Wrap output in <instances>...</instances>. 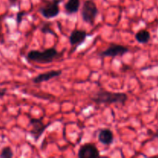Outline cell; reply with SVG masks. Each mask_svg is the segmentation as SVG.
I'll return each instance as SVG.
<instances>
[{
  "label": "cell",
  "instance_id": "4fadbf2b",
  "mask_svg": "<svg viewBox=\"0 0 158 158\" xmlns=\"http://www.w3.org/2000/svg\"><path fill=\"white\" fill-rule=\"evenodd\" d=\"M40 31L43 34H52V35H56V32L51 28V23L49 22H44L40 27Z\"/></svg>",
  "mask_w": 158,
  "mask_h": 158
},
{
  "label": "cell",
  "instance_id": "5bb4252c",
  "mask_svg": "<svg viewBox=\"0 0 158 158\" xmlns=\"http://www.w3.org/2000/svg\"><path fill=\"white\" fill-rule=\"evenodd\" d=\"M14 156L13 151L9 147H6L3 148L0 154V157L1 158H12Z\"/></svg>",
  "mask_w": 158,
  "mask_h": 158
},
{
  "label": "cell",
  "instance_id": "9c48e42d",
  "mask_svg": "<svg viewBox=\"0 0 158 158\" xmlns=\"http://www.w3.org/2000/svg\"><path fill=\"white\" fill-rule=\"evenodd\" d=\"M62 70L59 69V70H50L48 71L46 73H43L39 74L36 77L32 78V82L35 84H39V83H44V82H47L49 80H52L53 78H56L59 77L60 75H62Z\"/></svg>",
  "mask_w": 158,
  "mask_h": 158
},
{
  "label": "cell",
  "instance_id": "8992f818",
  "mask_svg": "<svg viewBox=\"0 0 158 158\" xmlns=\"http://www.w3.org/2000/svg\"><path fill=\"white\" fill-rule=\"evenodd\" d=\"M128 52H129V49L127 46L112 43L108 46L107 49L99 52L98 56L100 57H112L114 58L116 56H123Z\"/></svg>",
  "mask_w": 158,
  "mask_h": 158
},
{
  "label": "cell",
  "instance_id": "7c38bea8",
  "mask_svg": "<svg viewBox=\"0 0 158 158\" xmlns=\"http://www.w3.org/2000/svg\"><path fill=\"white\" fill-rule=\"evenodd\" d=\"M135 39L139 43L146 44L151 40V33L146 29H141L135 34Z\"/></svg>",
  "mask_w": 158,
  "mask_h": 158
},
{
  "label": "cell",
  "instance_id": "52a82bcc",
  "mask_svg": "<svg viewBox=\"0 0 158 158\" xmlns=\"http://www.w3.org/2000/svg\"><path fill=\"white\" fill-rule=\"evenodd\" d=\"M99 157H100V151L94 143H84L79 149V158H96Z\"/></svg>",
  "mask_w": 158,
  "mask_h": 158
},
{
  "label": "cell",
  "instance_id": "2e32d148",
  "mask_svg": "<svg viewBox=\"0 0 158 158\" xmlns=\"http://www.w3.org/2000/svg\"><path fill=\"white\" fill-rule=\"evenodd\" d=\"M0 43H4V38H3V35H2V24L1 18H0Z\"/></svg>",
  "mask_w": 158,
  "mask_h": 158
},
{
  "label": "cell",
  "instance_id": "9a60e30c",
  "mask_svg": "<svg viewBox=\"0 0 158 158\" xmlns=\"http://www.w3.org/2000/svg\"><path fill=\"white\" fill-rule=\"evenodd\" d=\"M26 14V12H24V11H20V12H19L18 13L16 14V23H17V25H18V26L22 23L23 16H24Z\"/></svg>",
  "mask_w": 158,
  "mask_h": 158
},
{
  "label": "cell",
  "instance_id": "277c9868",
  "mask_svg": "<svg viewBox=\"0 0 158 158\" xmlns=\"http://www.w3.org/2000/svg\"><path fill=\"white\" fill-rule=\"evenodd\" d=\"M61 2L62 0H52L46 2V3L42 5L39 8V12L45 19H50L55 18L60 12L59 4Z\"/></svg>",
  "mask_w": 158,
  "mask_h": 158
},
{
  "label": "cell",
  "instance_id": "7a4b0ae2",
  "mask_svg": "<svg viewBox=\"0 0 158 158\" xmlns=\"http://www.w3.org/2000/svg\"><path fill=\"white\" fill-rule=\"evenodd\" d=\"M63 55V52H60L56 50V48H49L43 51L32 49L27 53L26 60L28 61L41 64H49L55 60H60Z\"/></svg>",
  "mask_w": 158,
  "mask_h": 158
},
{
  "label": "cell",
  "instance_id": "30bf717a",
  "mask_svg": "<svg viewBox=\"0 0 158 158\" xmlns=\"http://www.w3.org/2000/svg\"><path fill=\"white\" fill-rule=\"evenodd\" d=\"M98 140L100 143L105 146H109L114 143V133L110 129H103L100 131L98 135Z\"/></svg>",
  "mask_w": 158,
  "mask_h": 158
},
{
  "label": "cell",
  "instance_id": "3957f363",
  "mask_svg": "<svg viewBox=\"0 0 158 158\" xmlns=\"http://www.w3.org/2000/svg\"><path fill=\"white\" fill-rule=\"evenodd\" d=\"M99 14L98 8L93 0H86L81 9V16L83 21L93 26Z\"/></svg>",
  "mask_w": 158,
  "mask_h": 158
},
{
  "label": "cell",
  "instance_id": "8fae6325",
  "mask_svg": "<svg viewBox=\"0 0 158 158\" xmlns=\"http://www.w3.org/2000/svg\"><path fill=\"white\" fill-rule=\"evenodd\" d=\"M80 0H68L65 4L64 9L66 14L70 15L78 12L80 9Z\"/></svg>",
  "mask_w": 158,
  "mask_h": 158
},
{
  "label": "cell",
  "instance_id": "ac0fdd59",
  "mask_svg": "<svg viewBox=\"0 0 158 158\" xmlns=\"http://www.w3.org/2000/svg\"><path fill=\"white\" fill-rule=\"evenodd\" d=\"M154 137H155V138L158 139V128L157 129V131H156L155 134H154Z\"/></svg>",
  "mask_w": 158,
  "mask_h": 158
},
{
  "label": "cell",
  "instance_id": "6da1fadb",
  "mask_svg": "<svg viewBox=\"0 0 158 158\" xmlns=\"http://www.w3.org/2000/svg\"><path fill=\"white\" fill-rule=\"evenodd\" d=\"M90 99L97 104L124 105L128 100V96L125 93L109 92L105 89H100L93 94Z\"/></svg>",
  "mask_w": 158,
  "mask_h": 158
},
{
  "label": "cell",
  "instance_id": "5b68a950",
  "mask_svg": "<svg viewBox=\"0 0 158 158\" xmlns=\"http://www.w3.org/2000/svg\"><path fill=\"white\" fill-rule=\"evenodd\" d=\"M51 124V123L45 124L43 121V118H31L29 120V125L32 127L29 131V134L33 138L34 141L37 142L41 137L46 128Z\"/></svg>",
  "mask_w": 158,
  "mask_h": 158
},
{
  "label": "cell",
  "instance_id": "ba28073f",
  "mask_svg": "<svg viewBox=\"0 0 158 158\" xmlns=\"http://www.w3.org/2000/svg\"><path fill=\"white\" fill-rule=\"evenodd\" d=\"M91 34H88L85 30H80V29H74L70 33L69 37V43L72 46H75V49L83 43L86 40V37L90 36Z\"/></svg>",
  "mask_w": 158,
  "mask_h": 158
},
{
  "label": "cell",
  "instance_id": "e0dca14e",
  "mask_svg": "<svg viewBox=\"0 0 158 158\" xmlns=\"http://www.w3.org/2000/svg\"><path fill=\"white\" fill-rule=\"evenodd\" d=\"M6 89H0V97H3V96L6 94Z\"/></svg>",
  "mask_w": 158,
  "mask_h": 158
}]
</instances>
